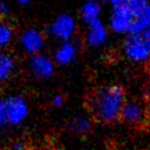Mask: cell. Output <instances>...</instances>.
Wrapping results in <instances>:
<instances>
[{"label":"cell","instance_id":"1","mask_svg":"<svg viewBox=\"0 0 150 150\" xmlns=\"http://www.w3.org/2000/svg\"><path fill=\"white\" fill-rule=\"evenodd\" d=\"M125 92L118 84L105 86L92 99V110L95 117L103 123H112L120 117L125 105Z\"/></svg>","mask_w":150,"mask_h":150},{"label":"cell","instance_id":"2","mask_svg":"<svg viewBox=\"0 0 150 150\" xmlns=\"http://www.w3.org/2000/svg\"><path fill=\"white\" fill-rule=\"evenodd\" d=\"M135 19L132 11L127 3L112 7L109 25L113 32L118 34L129 33Z\"/></svg>","mask_w":150,"mask_h":150},{"label":"cell","instance_id":"13","mask_svg":"<svg viewBox=\"0 0 150 150\" xmlns=\"http://www.w3.org/2000/svg\"><path fill=\"white\" fill-rule=\"evenodd\" d=\"M71 129L74 133L83 135L88 134L92 129V120L86 115H78L71 121Z\"/></svg>","mask_w":150,"mask_h":150},{"label":"cell","instance_id":"4","mask_svg":"<svg viewBox=\"0 0 150 150\" xmlns=\"http://www.w3.org/2000/svg\"><path fill=\"white\" fill-rule=\"evenodd\" d=\"M75 31L76 22L72 16L67 13H63L57 17L50 27V33L62 42L71 40V38L74 36Z\"/></svg>","mask_w":150,"mask_h":150},{"label":"cell","instance_id":"20","mask_svg":"<svg viewBox=\"0 0 150 150\" xmlns=\"http://www.w3.org/2000/svg\"><path fill=\"white\" fill-rule=\"evenodd\" d=\"M141 36L143 37L144 41L146 42V44H147V46L150 50V27L148 28V29H146L145 31L141 34Z\"/></svg>","mask_w":150,"mask_h":150},{"label":"cell","instance_id":"11","mask_svg":"<svg viewBox=\"0 0 150 150\" xmlns=\"http://www.w3.org/2000/svg\"><path fill=\"white\" fill-rule=\"evenodd\" d=\"M120 117L127 123H139L144 118L143 109L134 102L125 103Z\"/></svg>","mask_w":150,"mask_h":150},{"label":"cell","instance_id":"23","mask_svg":"<svg viewBox=\"0 0 150 150\" xmlns=\"http://www.w3.org/2000/svg\"><path fill=\"white\" fill-rule=\"evenodd\" d=\"M13 149H15V150H26L24 144L20 143V142H17V143L13 144Z\"/></svg>","mask_w":150,"mask_h":150},{"label":"cell","instance_id":"7","mask_svg":"<svg viewBox=\"0 0 150 150\" xmlns=\"http://www.w3.org/2000/svg\"><path fill=\"white\" fill-rule=\"evenodd\" d=\"M30 70L37 78L46 79L54 74V63L50 57L40 52L32 56L30 61Z\"/></svg>","mask_w":150,"mask_h":150},{"label":"cell","instance_id":"12","mask_svg":"<svg viewBox=\"0 0 150 150\" xmlns=\"http://www.w3.org/2000/svg\"><path fill=\"white\" fill-rule=\"evenodd\" d=\"M150 27V3L147 8L138 17L134 19L129 34L132 35H141L146 29Z\"/></svg>","mask_w":150,"mask_h":150},{"label":"cell","instance_id":"24","mask_svg":"<svg viewBox=\"0 0 150 150\" xmlns=\"http://www.w3.org/2000/svg\"><path fill=\"white\" fill-rule=\"evenodd\" d=\"M148 73H149V76H150V65H149V67H148Z\"/></svg>","mask_w":150,"mask_h":150},{"label":"cell","instance_id":"15","mask_svg":"<svg viewBox=\"0 0 150 150\" xmlns=\"http://www.w3.org/2000/svg\"><path fill=\"white\" fill-rule=\"evenodd\" d=\"M13 37V28L6 23L0 22V48L9 45Z\"/></svg>","mask_w":150,"mask_h":150},{"label":"cell","instance_id":"19","mask_svg":"<svg viewBox=\"0 0 150 150\" xmlns=\"http://www.w3.org/2000/svg\"><path fill=\"white\" fill-rule=\"evenodd\" d=\"M102 1L105 3H107V4L111 5V7H114V6H117V5L127 3V0H102Z\"/></svg>","mask_w":150,"mask_h":150},{"label":"cell","instance_id":"14","mask_svg":"<svg viewBox=\"0 0 150 150\" xmlns=\"http://www.w3.org/2000/svg\"><path fill=\"white\" fill-rule=\"evenodd\" d=\"M15 69V61L7 54H0V81H4L9 77Z\"/></svg>","mask_w":150,"mask_h":150},{"label":"cell","instance_id":"21","mask_svg":"<svg viewBox=\"0 0 150 150\" xmlns=\"http://www.w3.org/2000/svg\"><path fill=\"white\" fill-rule=\"evenodd\" d=\"M8 13H9L8 5L5 4V3L0 2V16H3V17H5V16H6Z\"/></svg>","mask_w":150,"mask_h":150},{"label":"cell","instance_id":"22","mask_svg":"<svg viewBox=\"0 0 150 150\" xmlns=\"http://www.w3.org/2000/svg\"><path fill=\"white\" fill-rule=\"evenodd\" d=\"M17 2L21 6H28V5L31 4L32 0H17Z\"/></svg>","mask_w":150,"mask_h":150},{"label":"cell","instance_id":"18","mask_svg":"<svg viewBox=\"0 0 150 150\" xmlns=\"http://www.w3.org/2000/svg\"><path fill=\"white\" fill-rule=\"evenodd\" d=\"M52 106L57 107V108H60L64 105V98L61 95H54L52 99Z\"/></svg>","mask_w":150,"mask_h":150},{"label":"cell","instance_id":"3","mask_svg":"<svg viewBox=\"0 0 150 150\" xmlns=\"http://www.w3.org/2000/svg\"><path fill=\"white\" fill-rule=\"evenodd\" d=\"M7 123L19 125L27 119L29 115V106L21 96H13L5 100Z\"/></svg>","mask_w":150,"mask_h":150},{"label":"cell","instance_id":"6","mask_svg":"<svg viewBox=\"0 0 150 150\" xmlns=\"http://www.w3.org/2000/svg\"><path fill=\"white\" fill-rule=\"evenodd\" d=\"M44 35L37 29H28L21 36V45L26 52L32 54H40L44 47Z\"/></svg>","mask_w":150,"mask_h":150},{"label":"cell","instance_id":"25","mask_svg":"<svg viewBox=\"0 0 150 150\" xmlns=\"http://www.w3.org/2000/svg\"><path fill=\"white\" fill-rule=\"evenodd\" d=\"M47 150H57V149H54V148H52V149H47Z\"/></svg>","mask_w":150,"mask_h":150},{"label":"cell","instance_id":"9","mask_svg":"<svg viewBox=\"0 0 150 150\" xmlns=\"http://www.w3.org/2000/svg\"><path fill=\"white\" fill-rule=\"evenodd\" d=\"M78 48L73 41H64L58 46L54 54V62L61 66H67L73 63L77 57Z\"/></svg>","mask_w":150,"mask_h":150},{"label":"cell","instance_id":"8","mask_svg":"<svg viewBox=\"0 0 150 150\" xmlns=\"http://www.w3.org/2000/svg\"><path fill=\"white\" fill-rule=\"evenodd\" d=\"M108 38V29L101 20L88 25L86 32V42L93 47H100L104 45Z\"/></svg>","mask_w":150,"mask_h":150},{"label":"cell","instance_id":"16","mask_svg":"<svg viewBox=\"0 0 150 150\" xmlns=\"http://www.w3.org/2000/svg\"><path fill=\"white\" fill-rule=\"evenodd\" d=\"M127 4L129 5V9L136 18L147 8L149 2H148V0H127Z\"/></svg>","mask_w":150,"mask_h":150},{"label":"cell","instance_id":"10","mask_svg":"<svg viewBox=\"0 0 150 150\" xmlns=\"http://www.w3.org/2000/svg\"><path fill=\"white\" fill-rule=\"evenodd\" d=\"M101 11H102V6H101V3L99 1L88 0L82 5L80 15H81V18L84 23L90 25V24L100 20Z\"/></svg>","mask_w":150,"mask_h":150},{"label":"cell","instance_id":"17","mask_svg":"<svg viewBox=\"0 0 150 150\" xmlns=\"http://www.w3.org/2000/svg\"><path fill=\"white\" fill-rule=\"evenodd\" d=\"M7 123L6 108H5V100H0V129H2Z\"/></svg>","mask_w":150,"mask_h":150},{"label":"cell","instance_id":"5","mask_svg":"<svg viewBox=\"0 0 150 150\" xmlns=\"http://www.w3.org/2000/svg\"><path fill=\"white\" fill-rule=\"evenodd\" d=\"M123 50L125 56L134 62H145L150 58V50L141 35L129 34Z\"/></svg>","mask_w":150,"mask_h":150}]
</instances>
